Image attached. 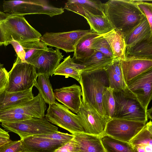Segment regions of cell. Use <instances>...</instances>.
<instances>
[{
    "label": "cell",
    "instance_id": "cell-1",
    "mask_svg": "<svg viewBox=\"0 0 152 152\" xmlns=\"http://www.w3.org/2000/svg\"><path fill=\"white\" fill-rule=\"evenodd\" d=\"M103 8L113 29L124 38L145 17L134 0H110L103 3Z\"/></svg>",
    "mask_w": 152,
    "mask_h": 152
},
{
    "label": "cell",
    "instance_id": "cell-2",
    "mask_svg": "<svg viewBox=\"0 0 152 152\" xmlns=\"http://www.w3.org/2000/svg\"><path fill=\"white\" fill-rule=\"evenodd\" d=\"M42 36L23 16L6 13L0 10V46H7L12 39L20 44L40 41Z\"/></svg>",
    "mask_w": 152,
    "mask_h": 152
},
{
    "label": "cell",
    "instance_id": "cell-3",
    "mask_svg": "<svg viewBox=\"0 0 152 152\" xmlns=\"http://www.w3.org/2000/svg\"><path fill=\"white\" fill-rule=\"evenodd\" d=\"M79 83L82 89V102L90 105L105 117L102 98L106 88L109 87V83L105 69L82 71Z\"/></svg>",
    "mask_w": 152,
    "mask_h": 152
},
{
    "label": "cell",
    "instance_id": "cell-4",
    "mask_svg": "<svg viewBox=\"0 0 152 152\" xmlns=\"http://www.w3.org/2000/svg\"><path fill=\"white\" fill-rule=\"evenodd\" d=\"M115 111L113 118L123 119L146 123L147 110L136 97L126 91H114Z\"/></svg>",
    "mask_w": 152,
    "mask_h": 152
},
{
    "label": "cell",
    "instance_id": "cell-5",
    "mask_svg": "<svg viewBox=\"0 0 152 152\" xmlns=\"http://www.w3.org/2000/svg\"><path fill=\"white\" fill-rule=\"evenodd\" d=\"M8 75L9 85L6 91L10 92L23 91L33 88L38 76L33 65L22 61L17 56Z\"/></svg>",
    "mask_w": 152,
    "mask_h": 152
},
{
    "label": "cell",
    "instance_id": "cell-6",
    "mask_svg": "<svg viewBox=\"0 0 152 152\" xmlns=\"http://www.w3.org/2000/svg\"><path fill=\"white\" fill-rule=\"evenodd\" d=\"M6 129L19 136L20 139L28 137L47 134L58 131V128L48 121L45 117L31 118L15 122H1Z\"/></svg>",
    "mask_w": 152,
    "mask_h": 152
},
{
    "label": "cell",
    "instance_id": "cell-7",
    "mask_svg": "<svg viewBox=\"0 0 152 152\" xmlns=\"http://www.w3.org/2000/svg\"><path fill=\"white\" fill-rule=\"evenodd\" d=\"M45 117L50 123L67 130L72 134L84 132L78 115L56 102L49 105Z\"/></svg>",
    "mask_w": 152,
    "mask_h": 152
},
{
    "label": "cell",
    "instance_id": "cell-8",
    "mask_svg": "<svg viewBox=\"0 0 152 152\" xmlns=\"http://www.w3.org/2000/svg\"><path fill=\"white\" fill-rule=\"evenodd\" d=\"M93 31L77 30L67 32H46L42 36L40 41L48 46L61 49L66 53L74 52L79 41Z\"/></svg>",
    "mask_w": 152,
    "mask_h": 152
},
{
    "label": "cell",
    "instance_id": "cell-9",
    "mask_svg": "<svg viewBox=\"0 0 152 152\" xmlns=\"http://www.w3.org/2000/svg\"><path fill=\"white\" fill-rule=\"evenodd\" d=\"M146 123L113 118L107 124L104 134L129 142L143 128Z\"/></svg>",
    "mask_w": 152,
    "mask_h": 152
},
{
    "label": "cell",
    "instance_id": "cell-10",
    "mask_svg": "<svg viewBox=\"0 0 152 152\" xmlns=\"http://www.w3.org/2000/svg\"><path fill=\"white\" fill-rule=\"evenodd\" d=\"M78 115L84 132L101 137L109 121L90 105L82 102Z\"/></svg>",
    "mask_w": 152,
    "mask_h": 152
},
{
    "label": "cell",
    "instance_id": "cell-11",
    "mask_svg": "<svg viewBox=\"0 0 152 152\" xmlns=\"http://www.w3.org/2000/svg\"><path fill=\"white\" fill-rule=\"evenodd\" d=\"M125 90L135 96L146 110L152 96V69L132 79Z\"/></svg>",
    "mask_w": 152,
    "mask_h": 152
},
{
    "label": "cell",
    "instance_id": "cell-12",
    "mask_svg": "<svg viewBox=\"0 0 152 152\" xmlns=\"http://www.w3.org/2000/svg\"><path fill=\"white\" fill-rule=\"evenodd\" d=\"M59 50L48 48L47 50L29 63L35 67L38 75L42 74L52 76L64 56Z\"/></svg>",
    "mask_w": 152,
    "mask_h": 152
},
{
    "label": "cell",
    "instance_id": "cell-13",
    "mask_svg": "<svg viewBox=\"0 0 152 152\" xmlns=\"http://www.w3.org/2000/svg\"><path fill=\"white\" fill-rule=\"evenodd\" d=\"M56 99L62 103L74 113L77 114L82 104L81 87L76 84L62 87L54 90Z\"/></svg>",
    "mask_w": 152,
    "mask_h": 152
},
{
    "label": "cell",
    "instance_id": "cell-14",
    "mask_svg": "<svg viewBox=\"0 0 152 152\" xmlns=\"http://www.w3.org/2000/svg\"><path fill=\"white\" fill-rule=\"evenodd\" d=\"M46 108L45 101L39 93L31 99L9 109L1 111L25 115L31 117L42 118L45 116Z\"/></svg>",
    "mask_w": 152,
    "mask_h": 152
},
{
    "label": "cell",
    "instance_id": "cell-15",
    "mask_svg": "<svg viewBox=\"0 0 152 152\" xmlns=\"http://www.w3.org/2000/svg\"><path fill=\"white\" fill-rule=\"evenodd\" d=\"M20 140L22 152H54L57 149L65 143L34 136Z\"/></svg>",
    "mask_w": 152,
    "mask_h": 152
},
{
    "label": "cell",
    "instance_id": "cell-16",
    "mask_svg": "<svg viewBox=\"0 0 152 152\" xmlns=\"http://www.w3.org/2000/svg\"><path fill=\"white\" fill-rule=\"evenodd\" d=\"M122 71L126 84L130 80L152 69V59L125 58L121 60Z\"/></svg>",
    "mask_w": 152,
    "mask_h": 152
},
{
    "label": "cell",
    "instance_id": "cell-17",
    "mask_svg": "<svg viewBox=\"0 0 152 152\" xmlns=\"http://www.w3.org/2000/svg\"><path fill=\"white\" fill-rule=\"evenodd\" d=\"M64 9L80 15L84 18L83 10H86L96 15H105L103 3L99 0H70L65 4Z\"/></svg>",
    "mask_w": 152,
    "mask_h": 152
},
{
    "label": "cell",
    "instance_id": "cell-18",
    "mask_svg": "<svg viewBox=\"0 0 152 152\" xmlns=\"http://www.w3.org/2000/svg\"><path fill=\"white\" fill-rule=\"evenodd\" d=\"M134 152H152V122L151 120L129 142Z\"/></svg>",
    "mask_w": 152,
    "mask_h": 152
},
{
    "label": "cell",
    "instance_id": "cell-19",
    "mask_svg": "<svg viewBox=\"0 0 152 152\" xmlns=\"http://www.w3.org/2000/svg\"><path fill=\"white\" fill-rule=\"evenodd\" d=\"M105 70L108 79L109 87L114 91H124L127 85L124 78L121 59L114 58Z\"/></svg>",
    "mask_w": 152,
    "mask_h": 152
},
{
    "label": "cell",
    "instance_id": "cell-20",
    "mask_svg": "<svg viewBox=\"0 0 152 152\" xmlns=\"http://www.w3.org/2000/svg\"><path fill=\"white\" fill-rule=\"evenodd\" d=\"M32 88L19 92L4 91L0 94V111L10 109L33 98Z\"/></svg>",
    "mask_w": 152,
    "mask_h": 152
},
{
    "label": "cell",
    "instance_id": "cell-21",
    "mask_svg": "<svg viewBox=\"0 0 152 152\" xmlns=\"http://www.w3.org/2000/svg\"><path fill=\"white\" fill-rule=\"evenodd\" d=\"M152 38V29L145 17L124 37L126 48Z\"/></svg>",
    "mask_w": 152,
    "mask_h": 152
},
{
    "label": "cell",
    "instance_id": "cell-22",
    "mask_svg": "<svg viewBox=\"0 0 152 152\" xmlns=\"http://www.w3.org/2000/svg\"><path fill=\"white\" fill-rule=\"evenodd\" d=\"M74 140L80 148V152H106L100 137L84 132L73 134Z\"/></svg>",
    "mask_w": 152,
    "mask_h": 152
},
{
    "label": "cell",
    "instance_id": "cell-23",
    "mask_svg": "<svg viewBox=\"0 0 152 152\" xmlns=\"http://www.w3.org/2000/svg\"><path fill=\"white\" fill-rule=\"evenodd\" d=\"M114 59L100 52L94 51L91 56L86 59L75 62L83 67L82 71H90L105 69Z\"/></svg>",
    "mask_w": 152,
    "mask_h": 152
},
{
    "label": "cell",
    "instance_id": "cell-24",
    "mask_svg": "<svg viewBox=\"0 0 152 152\" xmlns=\"http://www.w3.org/2000/svg\"><path fill=\"white\" fill-rule=\"evenodd\" d=\"M102 35L109 44L114 58L124 59L126 45L124 38L122 34L113 29Z\"/></svg>",
    "mask_w": 152,
    "mask_h": 152
},
{
    "label": "cell",
    "instance_id": "cell-25",
    "mask_svg": "<svg viewBox=\"0 0 152 152\" xmlns=\"http://www.w3.org/2000/svg\"><path fill=\"white\" fill-rule=\"evenodd\" d=\"M100 34L94 31L81 38L76 45L72 58L74 62L83 61L91 56L94 52L92 45L95 38Z\"/></svg>",
    "mask_w": 152,
    "mask_h": 152
},
{
    "label": "cell",
    "instance_id": "cell-26",
    "mask_svg": "<svg viewBox=\"0 0 152 152\" xmlns=\"http://www.w3.org/2000/svg\"><path fill=\"white\" fill-rule=\"evenodd\" d=\"M83 67L76 63L70 56L64 59L54 72V75H63L66 78L70 77L77 81L80 80V75Z\"/></svg>",
    "mask_w": 152,
    "mask_h": 152
},
{
    "label": "cell",
    "instance_id": "cell-27",
    "mask_svg": "<svg viewBox=\"0 0 152 152\" xmlns=\"http://www.w3.org/2000/svg\"><path fill=\"white\" fill-rule=\"evenodd\" d=\"M84 18L89 24L90 30L100 34L106 33L113 29L105 15H96L83 10Z\"/></svg>",
    "mask_w": 152,
    "mask_h": 152
},
{
    "label": "cell",
    "instance_id": "cell-28",
    "mask_svg": "<svg viewBox=\"0 0 152 152\" xmlns=\"http://www.w3.org/2000/svg\"><path fill=\"white\" fill-rule=\"evenodd\" d=\"M125 56V58L152 59V38L126 48Z\"/></svg>",
    "mask_w": 152,
    "mask_h": 152
},
{
    "label": "cell",
    "instance_id": "cell-29",
    "mask_svg": "<svg viewBox=\"0 0 152 152\" xmlns=\"http://www.w3.org/2000/svg\"><path fill=\"white\" fill-rule=\"evenodd\" d=\"M49 77L45 75H38L34 86L38 89L46 103L50 105L56 101Z\"/></svg>",
    "mask_w": 152,
    "mask_h": 152
},
{
    "label": "cell",
    "instance_id": "cell-30",
    "mask_svg": "<svg viewBox=\"0 0 152 152\" xmlns=\"http://www.w3.org/2000/svg\"><path fill=\"white\" fill-rule=\"evenodd\" d=\"M103 146L106 152H134L129 142L104 134L100 137Z\"/></svg>",
    "mask_w": 152,
    "mask_h": 152
},
{
    "label": "cell",
    "instance_id": "cell-31",
    "mask_svg": "<svg viewBox=\"0 0 152 152\" xmlns=\"http://www.w3.org/2000/svg\"><path fill=\"white\" fill-rule=\"evenodd\" d=\"M25 53V62L28 63L36 58L48 49V45L40 41H31L21 44Z\"/></svg>",
    "mask_w": 152,
    "mask_h": 152
},
{
    "label": "cell",
    "instance_id": "cell-32",
    "mask_svg": "<svg viewBox=\"0 0 152 152\" xmlns=\"http://www.w3.org/2000/svg\"><path fill=\"white\" fill-rule=\"evenodd\" d=\"M113 90L109 87L106 88L102 98V105L105 117L109 120L113 118L115 111V102Z\"/></svg>",
    "mask_w": 152,
    "mask_h": 152
},
{
    "label": "cell",
    "instance_id": "cell-33",
    "mask_svg": "<svg viewBox=\"0 0 152 152\" xmlns=\"http://www.w3.org/2000/svg\"><path fill=\"white\" fill-rule=\"evenodd\" d=\"M94 51L113 58L114 56L110 46L102 34H99L94 39L92 45Z\"/></svg>",
    "mask_w": 152,
    "mask_h": 152
},
{
    "label": "cell",
    "instance_id": "cell-34",
    "mask_svg": "<svg viewBox=\"0 0 152 152\" xmlns=\"http://www.w3.org/2000/svg\"><path fill=\"white\" fill-rule=\"evenodd\" d=\"M151 1L134 0V1L146 18L152 29V3L150 2Z\"/></svg>",
    "mask_w": 152,
    "mask_h": 152
},
{
    "label": "cell",
    "instance_id": "cell-35",
    "mask_svg": "<svg viewBox=\"0 0 152 152\" xmlns=\"http://www.w3.org/2000/svg\"><path fill=\"white\" fill-rule=\"evenodd\" d=\"M32 118L25 115L0 111V122L1 123L15 122L30 119Z\"/></svg>",
    "mask_w": 152,
    "mask_h": 152
},
{
    "label": "cell",
    "instance_id": "cell-36",
    "mask_svg": "<svg viewBox=\"0 0 152 152\" xmlns=\"http://www.w3.org/2000/svg\"><path fill=\"white\" fill-rule=\"evenodd\" d=\"M34 136L58 141L65 143L72 140L74 137V135L72 134H70L67 133H64L58 131L49 134Z\"/></svg>",
    "mask_w": 152,
    "mask_h": 152
},
{
    "label": "cell",
    "instance_id": "cell-37",
    "mask_svg": "<svg viewBox=\"0 0 152 152\" xmlns=\"http://www.w3.org/2000/svg\"><path fill=\"white\" fill-rule=\"evenodd\" d=\"M0 152H22L20 140H11L0 146Z\"/></svg>",
    "mask_w": 152,
    "mask_h": 152
},
{
    "label": "cell",
    "instance_id": "cell-38",
    "mask_svg": "<svg viewBox=\"0 0 152 152\" xmlns=\"http://www.w3.org/2000/svg\"><path fill=\"white\" fill-rule=\"evenodd\" d=\"M80 152V147L73 138L58 148L54 152Z\"/></svg>",
    "mask_w": 152,
    "mask_h": 152
},
{
    "label": "cell",
    "instance_id": "cell-39",
    "mask_svg": "<svg viewBox=\"0 0 152 152\" xmlns=\"http://www.w3.org/2000/svg\"><path fill=\"white\" fill-rule=\"evenodd\" d=\"M8 85V72L5 68H0V94L6 90Z\"/></svg>",
    "mask_w": 152,
    "mask_h": 152
},
{
    "label": "cell",
    "instance_id": "cell-40",
    "mask_svg": "<svg viewBox=\"0 0 152 152\" xmlns=\"http://www.w3.org/2000/svg\"><path fill=\"white\" fill-rule=\"evenodd\" d=\"M10 44L12 46L18 56L23 62H25L26 53L22 46L18 42L13 39L10 42Z\"/></svg>",
    "mask_w": 152,
    "mask_h": 152
},
{
    "label": "cell",
    "instance_id": "cell-41",
    "mask_svg": "<svg viewBox=\"0 0 152 152\" xmlns=\"http://www.w3.org/2000/svg\"><path fill=\"white\" fill-rule=\"evenodd\" d=\"M11 140L8 132L0 127V146Z\"/></svg>",
    "mask_w": 152,
    "mask_h": 152
},
{
    "label": "cell",
    "instance_id": "cell-42",
    "mask_svg": "<svg viewBox=\"0 0 152 152\" xmlns=\"http://www.w3.org/2000/svg\"><path fill=\"white\" fill-rule=\"evenodd\" d=\"M152 108L148 110H147V116L148 119H150L151 120L152 119Z\"/></svg>",
    "mask_w": 152,
    "mask_h": 152
},
{
    "label": "cell",
    "instance_id": "cell-43",
    "mask_svg": "<svg viewBox=\"0 0 152 152\" xmlns=\"http://www.w3.org/2000/svg\"><path fill=\"white\" fill-rule=\"evenodd\" d=\"M3 64H1L0 63V68L1 67H3Z\"/></svg>",
    "mask_w": 152,
    "mask_h": 152
}]
</instances>
